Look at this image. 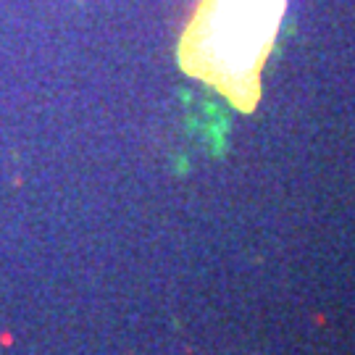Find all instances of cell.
Masks as SVG:
<instances>
[{"label": "cell", "instance_id": "obj_1", "mask_svg": "<svg viewBox=\"0 0 355 355\" xmlns=\"http://www.w3.org/2000/svg\"><path fill=\"white\" fill-rule=\"evenodd\" d=\"M284 6L287 0H200L179 37L182 71L211 85L234 108L253 111Z\"/></svg>", "mask_w": 355, "mask_h": 355}]
</instances>
